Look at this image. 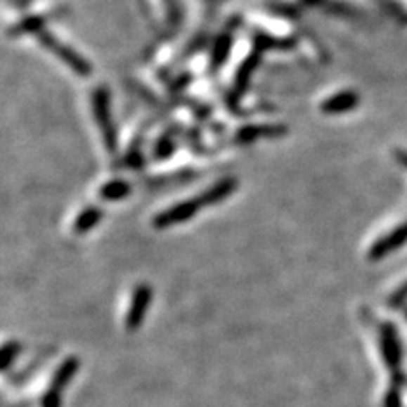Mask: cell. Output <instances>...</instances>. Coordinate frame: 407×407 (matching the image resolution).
Instances as JSON below:
<instances>
[{
	"instance_id": "obj_6",
	"label": "cell",
	"mask_w": 407,
	"mask_h": 407,
	"mask_svg": "<svg viewBox=\"0 0 407 407\" xmlns=\"http://www.w3.org/2000/svg\"><path fill=\"white\" fill-rule=\"evenodd\" d=\"M406 301H407V282L402 287H399V289L394 292L392 295H390L389 306L390 307H401Z\"/></svg>"
},
{
	"instance_id": "obj_7",
	"label": "cell",
	"mask_w": 407,
	"mask_h": 407,
	"mask_svg": "<svg viewBox=\"0 0 407 407\" xmlns=\"http://www.w3.org/2000/svg\"><path fill=\"white\" fill-rule=\"evenodd\" d=\"M406 319H407V311H406Z\"/></svg>"
},
{
	"instance_id": "obj_3",
	"label": "cell",
	"mask_w": 407,
	"mask_h": 407,
	"mask_svg": "<svg viewBox=\"0 0 407 407\" xmlns=\"http://www.w3.org/2000/svg\"><path fill=\"white\" fill-rule=\"evenodd\" d=\"M151 299V290L148 287H139L138 290L134 292V301L133 306L129 309V316H127V328L129 330H136L141 323L143 316H145V309Z\"/></svg>"
},
{
	"instance_id": "obj_5",
	"label": "cell",
	"mask_w": 407,
	"mask_h": 407,
	"mask_svg": "<svg viewBox=\"0 0 407 407\" xmlns=\"http://www.w3.org/2000/svg\"><path fill=\"white\" fill-rule=\"evenodd\" d=\"M18 344H7L6 349H0V368H6L18 356Z\"/></svg>"
},
{
	"instance_id": "obj_2",
	"label": "cell",
	"mask_w": 407,
	"mask_h": 407,
	"mask_svg": "<svg viewBox=\"0 0 407 407\" xmlns=\"http://www.w3.org/2000/svg\"><path fill=\"white\" fill-rule=\"evenodd\" d=\"M406 241H407V224L401 226L396 231L390 233L389 236H385L384 240L377 241L375 245H373V248L370 250V258H372V260H380V258L385 257L387 253L401 248Z\"/></svg>"
},
{
	"instance_id": "obj_1",
	"label": "cell",
	"mask_w": 407,
	"mask_h": 407,
	"mask_svg": "<svg viewBox=\"0 0 407 407\" xmlns=\"http://www.w3.org/2000/svg\"><path fill=\"white\" fill-rule=\"evenodd\" d=\"M380 348H382V356H384L385 365L394 372H399L402 360V348L401 341H399L397 330L394 324L385 323L380 328Z\"/></svg>"
},
{
	"instance_id": "obj_4",
	"label": "cell",
	"mask_w": 407,
	"mask_h": 407,
	"mask_svg": "<svg viewBox=\"0 0 407 407\" xmlns=\"http://www.w3.org/2000/svg\"><path fill=\"white\" fill-rule=\"evenodd\" d=\"M402 384H404V377H402L401 372H397L396 375L392 377V384H390L387 396H385V401H384L385 407H401Z\"/></svg>"
}]
</instances>
